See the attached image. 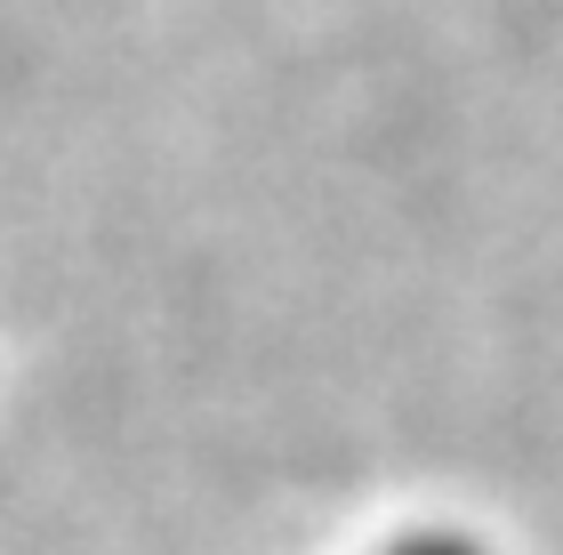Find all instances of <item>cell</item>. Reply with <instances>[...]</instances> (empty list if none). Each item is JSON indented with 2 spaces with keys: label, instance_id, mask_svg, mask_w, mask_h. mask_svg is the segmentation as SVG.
<instances>
[{
  "label": "cell",
  "instance_id": "cell-1",
  "mask_svg": "<svg viewBox=\"0 0 563 555\" xmlns=\"http://www.w3.org/2000/svg\"><path fill=\"white\" fill-rule=\"evenodd\" d=\"M378 555H483V547L459 540V532H402V540H387Z\"/></svg>",
  "mask_w": 563,
  "mask_h": 555
}]
</instances>
